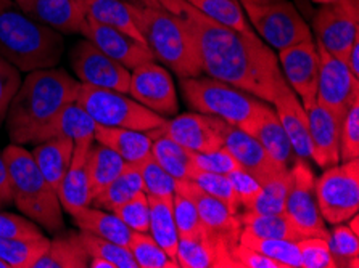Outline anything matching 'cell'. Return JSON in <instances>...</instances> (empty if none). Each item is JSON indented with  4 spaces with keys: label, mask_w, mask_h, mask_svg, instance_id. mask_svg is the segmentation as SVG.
<instances>
[{
    "label": "cell",
    "mask_w": 359,
    "mask_h": 268,
    "mask_svg": "<svg viewBox=\"0 0 359 268\" xmlns=\"http://www.w3.org/2000/svg\"><path fill=\"white\" fill-rule=\"evenodd\" d=\"M181 18L192 32L201 63L210 78L229 82L266 103H273L288 84L273 48L255 32H238L200 13L186 0H155Z\"/></svg>",
    "instance_id": "obj_1"
},
{
    "label": "cell",
    "mask_w": 359,
    "mask_h": 268,
    "mask_svg": "<svg viewBox=\"0 0 359 268\" xmlns=\"http://www.w3.org/2000/svg\"><path fill=\"white\" fill-rule=\"evenodd\" d=\"M79 89L81 82L62 68L31 71L21 82L5 118L12 143L28 145L37 129L76 101Z\"/></svg>",
    "instance_id": "obj_2"
},
{
    "label": "cell",
    "mask_w": 359,
    "mask_h": 268,
    "mask_svg": "<svg viewBox=\"0 0 359 268\" xmlns=\"http://www.w3.org/2000/svg\"><path fill=\"white\" fill-rule=\"evenodd\" d=\"M63 53V34L32 20L15 0H0V57L31 73L55 68Z\"/></svg>",
    "instance_id": "obj_3"
},
{
    "label": "cell",
    "mask_w": 359,
    "mask_h": 268,
    "mask_svg": "<svg viewBox=\"0 0 359 268\" xmlns=\"http://www.w3.org/2000/svg\"><path fill=\"white\" fill-rule=\"evenodd\" d=\"M130 12L155 59L181 79L197 78L203 73L197 43L179 16L165 8L145 7L137 2H130Z\"/></svg>",
    "instance_id": "obj_4"
},
{
    "label": "cell",
    "mask_w": 359,
    "mask_h": 268,
    "mask_svg": "<svg viewBox=\"0 0 359 268\" xmlns=\"http://www.w3.org/2000/svg\"><path fill=\"white\" fill-rule=\"evenodd\" d=\"M2 155L12 182L13 202L20 212L50 233L62 232L65 222L58 195L43 178L31 153L23 145L12 143Z\"/></svg>",
    "instance_id": "obj_5"
},
{
    "label": "cell",
    "mask_w": 359,
    "mask_h": 268,
    "mask_svg": "<svg viewBox=\"0 0 359 268\" xmlns=\"http://www.w3.org/2000/svg\"><path fill=\"white\" fill-rule=\"evenodd\" d=\"M181 89L187 106L195 113L210 114L255 135L261 114L268 103L248 92L215 78L181 79Z\"/></svg>",
    "instance_id": "obj_6"
},
{
    "label": "cell",
    "mask_w": 359,
    "mask_h": 268,
    "mask_svg": "<svg viewBox=\"0 0 359 268\" xmlns=\"http://www.w3.org/2000/svg\"><path fill=\"white\" fill-rule=\"evenodd\" d=\"M76 103L83 106L95 124L105 127H124L150 132L166 122V118L150 111L133 97L110 89H97L81 84Z\"/></svg>",
    "instance_id": "obj_7"
},
{
    "label": "cell",
    "mask_w": 359,
    "mask_h": 268,
    "mask_svg": "<svg viewBox=\"0 0 359 268\" xmlns=\"http://www.w3.org/2000/svg\"><path fill=\"white\" fill-rule=\"evenodd\" d=\"M242 8L247 12L259 39L271 48L280 52L298 42L313 39L311 27L303 20L295 5L287 0L266 5L242 2Z\"/></svg>",
    "instance_id": "obj_8"
},
{
    "label": "cell",
    "mask_w": 359,
    "mask_h": 268,
    "mask_svg": "<svg viewBox=\"0 0 359 268\" xmlns=\"http://www.w3.org/2000/svg\"><path fill=\"white\" fill-rule=\"evenodd\" d=\"M316 199L325 222L337 225L359 211V161H344L327 167L316 180Z\"/></svg>",
    "instance_id": "obj_9"
},
{
    "label": "cell",
    "mask_w": 359,
    "mask_h": 268,
    "mask_svg": "<svg viewBox=\"0 0 359 268\" xmlns=\"http://www.w3.org/2000/svg\"><path fill=\"white\" fill-rule=\"evenodd\" d=\"M318 42L344 62L359 37V0H335L323 5L313 18Z\"/></svg>",
    "instance_id": "obj_10"
},
{
    "label": "cell",
    "mask_w": 359,
    "mask_h": 268,
    "mask_svg": "<svg viewBox=\"0 0 359 268\" xmlns=\"http://www.w3.org/2000/svg\"><path fill=\"white\" fill-rule=\"evenodd\" d=\"M319 55V79L316 101L341 121L346 109L359 98L358 78L348 69L346 64L323 47L316 41Z\"/></svg>",
    "instance_id": "obj_11"
},
{
    "label": "cell",
    "mask_w": 359,
    "mask_h": 268,
    "mask_svg": "<svg viewBox=\"0 0 359 268\" xmlns=\"http://www.w3.org/2000/svg\"><path fill=\"white\" fill-rule=\"evenodd\" d=\"M293 182L285 201V214L295 223L304 237H320L329 239L316 199V178L306 160L297 157L293 162Z\"/></svg>",
    "instance_id": "obj_12"
},
{
    "label": "cell",
    "mask_w": 359,
    "mask_h": 268,
    "mask_svg": "<svg viewBox=\"0 0 359 268\" xmlns=\"http://www.w3.org/2000/svg\"><path fill=\"white\" fill-rule=\"evenodd\" d=\"M72 68L81 84L128 94L130 71L99 50L87 39L79 41L69 53Z\"/></svg>",
    "instance_id": "obj_13"
},
{
    "label": "cell",
    "mask_w": 359,
    "mask_h": 268,
    "mask_svg": "<svg viewBox=\"0 0 359 268\" xmlns=\"http://www.w3.org/2000/svg\"><path fill=\"white\" fill-rule=\"evenodd\" d=\"M128 94L160 116H174L179 111V100L172 76L166 68L154 62L139 64L130 71Z\"/></svg>",
    "instance_id": "obj_14"
},
{
    "label": "cell",
    "mask_w": 359,
    "mask_h": 268,
    "mask_svg": "<svg viewBox=\"0 0 359 268\" xmlns=\"http://www.w3.org/2000/svg\"><path fill=\"white\" fill-rule=\"evenodd\" d=\"M282 74L290 89L300 97L302 105L308 109L316 103L319 79V55L313 39L298 42L279 52Z\"/></svg>",
    "instance_id": "obj_15"
},
{
    "label": "cell",
    "mask_w": 359,
    "mask_h": 268,
    "mask_svg": "<svg viewBox=\"0 0 359 268\" xmlns=\"http://www.w3.org/2000/svg\"><path fill=\"white\" fill-rule=\"evenodd\" d=\"M213 124L216 132L221 136L222 146L236 157L238 166L243 171L252 174L259 183H264L274 174L282 171V169L277 167L271 161V157L264 151L263 145L259 143L257 136L245 132V130L238 127H233V125L224 122L222 119L216 116H213Z\"/></svg>",
    "instance_id": "obj_16"
},
{
    "label": "cell",
    "mask_w": 359,
    "mask_h": 268,
    "mask_svg": "<svg viewBox=\"0 0 359 268\" xmlns=\"http://www.w3.org/2000/svg\"><path fill=\"white\" fill-rule=\"evenodd\" d=\"M236 243L203 228L179 238L176 260L181 268H233L231 249Z\"/></svg>",
    "instance_id": "obj_17"
},
{
    "label": "cell",
    "mask_w": 359,
    "mask_h": 268,
    "mask_svg": "<svg viewBox=\"0 0 359 268\" xmlns=\"http://www.w3.org/2000/svg\"><path fill=\"white\" fill-rule=\"evenodd\" d=\"M84 39L90 41L94 45L108 57L116 59L124 68L133 71L139 64L154 62L155 57L145 42H140L115 27L97 23L87 18V27Z\"/></svg>",
    "instance_id": "obj_18"
},
{
    "label": "cell",
    "mask_w": 359,
    "mask_h": 268,
    "mask_svg": "<svg viewBox=\"0 0 359 268\" xmlns=\"http://www.w3.org/2000/svg\"><path fill=\"white\" fill-rule=\"evenodd\" d=\"M151 135H166L168 139L176 141L189 151L208 153L222 146L221 136L216 132L213 116L201 113L179 114L161 127L150 130Z\"/></svg>",
    "instance_id": "obj_19"
},
{
    "label": "cell",
    "mask_w": 359,
    "mask_h": 268,
    "mask_svg": "<svg viewBox=\"0 0 359 268\" xmlns=\"http://www.w3.org/2000/svg\"><path fill=\"white\" fill-rule=\"evenodd\" d=\"M23 12L60 34H83L87 27L84 0H15Z\"/></svg>",
    "instance_id": "obj_20"
},
{
    "label": "cell",
    "mask_w": 359,
    "mask_h": 268,
    "mask_svg": "<svg viewBox=\"0 0 359 268\" xmlns=\"http://www.w3.org/2000/svg\"><path fill=\"white\" fill-rule=\"evenodd\" d=\"M176 193H182L192 199L198 211L201 225L208 232L232 239V241H238V234L242 232L241 218L238 214H233L224 202L205 193L190 180H179Z\"/></svg>",
    "instance_id": "obj_21"
},
{
    "label": "cell",
    "mask_w": 359,
    "mask_h": 268,
    "mask_svg": "<svg viewBox=\"0 0 359 268\" xmlns=\"http://www.w3.org/2000/svg\"><path fill=\"white\" fill-rule=\"evenodd\" d=\"M311 160L319 167L327 169L340 162V125L335 116L316 101L306 109Z\"/></svg>",
    "instance_id": "obj_22"
},
{
    "label": "cell",
    "mask_w": 359,
    "mask_h": 268,
    "mask_svg": "<svg viewBox=\"0 0 359 268\" xmlns=\"http://www.w3.org/2000/svg\"><path fill=\"white\" fill-rule=\"evenodd\" d=\"M95 140L74 141L73 157L69 167L57 190L60 204L68 214L81 207L90 206L92 196L89 188V174H87V160H89L90 146Z\"/></svg>",
    "instance_id": "obj_23"
},
{
    "label": "cell",
    "mask_w": 359,
    "mask_h": 268,
    "mask_svg": "<svg viewBox=\"0 0 359 268\" xmlns=\"http://www.w3.org/2000/svg\"><path fill=\"white\" fill-rule=\"evenodd\" d=\"M274 111L290 140L297 157L309 160L311 157V139H309L308 113L290 87L273 101Z\"/></svg>",
    "instance_id": "obj_24"
},
{
    "label": "cell",
    "mask_w": 359,
    "mask_h": 268,
    "mask_svg": "<svg viewBox=\"0 0 359 268\" xmlns=\"http://www.w3.org/2000/svg\"><path fill=\"white\" fill-rule=\"evenodd\" d=\"M95 121L84 111L83 106L73 101L68 106H65L52 121H48L41 129H37L31 135L29 143L37 145L42 143V141L58 139V136L72 139L73 141L95 140Z\"/></svg>",
    "instance_id": "obj_25"
},
{
    "label": "cell",
    "mask_w": 359,
    "mask_h": 268,
    "mask_svg": "<svg viewBox=\"0 0 359 268\" xmlns=\"http://www.w3.org/2000/svg\"><path fill=\"white\" fill-rule=\"evenodd\" d=\"M73 150L74 141L72 139L58 136V139L37 143L34 150L31 151L37 169L43 175V178L47 180V183L55 191L68 171L73 157Z\"/></svg>",
    "instance_id": "obj_26"
},
{
    "label": "cell",
    "mask_w": 359,
    "mask_h": 268,
    "mask_svg": "<svg viewBox=\"0 0 359 268\" xmlns=\"http://www.w3.org/2000/svg\"><path fill=\"white\" fill-rule=\"evenodd\" d=\"M94 139L97 143L110 148L126 162L137 164L150 156L151 139L147 132L124 127H105L95 125Z\"/></svg>",
    "instance_id": "obj_27"
},
{
    "label": "cell",
    "mask_w": 359,
    "mask_h": 268,
    "mask_svg": "<svg viewBox=\"0 0 359 268\" xmlns=\"http://www.w3.org/2000/svg\"><path fill=\"white\" fill-rule=\"evenodd\" d=\"M255 136L263 145L264 151L271 157V161L277 167L282 169V171L284 169H290V164L293 166V162L297 161V155L293 151L290 140H288L276 111L269 105L264 108L263 114H261Z\"/></svg>",
    "instance_id": "obj_28"
},
{
    "label": "cell",
    "mask_w": 359,
    "mask_h": 268,
    "mask_svg": "<svg viewBox=\"0 0 359 268\" xmlns=\"http://www.w3.org/2000/svg\"><path fill=\"white\" fill-rule=\"evenodd\" d=\"M74 225L79 227L83 232H89L95 237L108 239V241L129 246L130 237H133V230L128 225H124L115 212H108L99 209L94 206H86L81 209L74 211L73 214Z\"/></svg>",
    "instance_id": "obj_29"
},
{
    "label": "cell",
    "mask_w": 359,
    "mask_h": 268,
    "mask_svg": "<svg viewBox=\"0 0 359 268\" xmlns=\"http://www.w3.org/2000/svg\"><path fill=\"white\" fill-rule=\"evenodd\" d=\"M90 255L81 241L78 232H63L48 243L32 268H86Z\"/></svg>",
    "instance_id": "obj_30"
},
{
    "label": "cell",
    "mask_w": 359,
    "mask_h": 268,
    "mask_svg": "<svg viewBox=\"0 0 359 268\" xmlns=\"http://www.w3.org/2000/svg\"><path fill=\"white\" fill-rule=\"evenodd\" d=\"M87 18L97 23L115 27L123 31L134 39L145 42L139 27L134 23V16L130 12V0H84Z\"/></svg>",
    "instance_id": "obj_31"
},
{
    "label": "cell",
    "mask_w": 359,
    "mask_h": 268,
    "mask_svg": "<svg viewBox=\"0 0 359 268\" xmlns=\"http://www.w3.org/2000/svg\"><path fill=\"white\" fill-rule=\"evenodd\" d=\"M149 134V132H147ZM151 150L150 156L165 169V171L172 175L177 180H190L195 172V162L192 151L187 148L181 146L176 141L168 139L166 135H151Z\"/></svg>",
    "instance_id": "obj_32"
},
{
    "label": "cell",
    "mask_w": 359,
    "mask_h": 268,
    "mask_svg": "<svg viewBox=\"0 0 359 268\" xmlns=\"http://www.w3.org/2000/svg\"><path fill=\"white\" fill-rule=\"evenodd\" d=\"M140 191H144V180L142 175H140L139 164L126 162L121 174L100 195H97L92 199L90 206L108 212H115L119 206L134 198Z\"/></svg>",
    "instance_id": "obj_33"
},
{
    "label": "cell",
    "mask_w": 359,
    "mask_h": 268,
    "mask_svg": "<svg viewBox=\"0 0 359 268\" xmlns=\"http://www.w3.org/2000/svg\"><path fill=\"white\" fill-rule=\"evenodd\" d=\"M124 166H126V161L118 153L102 143H92L89 160H87V174H89L92 199L97 195H100L121 174Z\"/></svg>",
    "instance_id": "obj_34"
},
{
    "label": "cell",
    "mask_w": 359,
    "mask_h": 268,
    "mask_svg": "<svg viewBox=\"0 0 359 268\" xmlns=\"http://www.w3.org/2000/svg\"><path fill=\"white\" fill-rule=\"evenodd\" d=\"M238 218H241L242 228H247L248 232L261 238L287 239V241H298V239L306 238L285 212H282V214H258L253 211H245L238 214Z\"/></svg>",
    "instance_id": "obj_35"
},
{
    "label": "cell",
    "mask_w": 359,
    "mask_h": 268,
    "mask_svg": "<svg viewBox=\"0 0 359 268\" xmlns=\"http://www.w3.org/2000/svg\"><path fill=\"white\" fill-rule=\"evenodd\" d=\"M149 196L150 206V228L151 238L158 243L166 254L176 259L179 233L174 222L172 214V199L158 198V196Z\"/></svg>",
    "instance_id": "obj_36"
},
{
    "label": "cell",
    "mask_w": 359,
    "mask_h": 268,
    "mask_svg": "<svg viewBox=\"0 0 359 268\" xmlns=\"http://www.w3.org/2000/svg\"><path fill=\"white\" fill-rule=\"evenodd\" d=\"M238 243L248 246L258 253L264 254L280 262L285 268H302V257L298 251L297 241H287V239H276V238H261L248 232L247 228H242L238 234Z\"/></svg>",
    "instance_id": "obj_37"
},
{
    "label": "cell",
    "mask_w": 359,
    "mask_h": 268,
    "mask_svg": "<svg viewBox=\"0 0 359 268\" xmlns=\"http://www.w3.org/2000/svg\"><path fill=\"white\" fill-rule=\"evenodd\" d=\"M292 169L279 171L261 183V193L250 211L258 214H282L285 212V201L292 188Z\"/></svg>",
    "instance_id": "obj_38"
},
{
    "label": "cell",
    "mask_w": 359,
    "mask_h": 268,
    "mask_svg": "<svg viewBox=\"0 0 359 268\" xmlns=\"http://www.w3.org/2000/svg\"><path fill=\"white\" fill-rule=\"evenodd\" d=\"M186 2L210 20L233 31L245 32L252 29L238 0H186Z\"/></svg>",
    "instance_id": "obj_39"
},
{
    "label": "cell",
    "mask_w": 359,
    "mask_h": 268,
    "mask_svg": "<svg viewBox=\"0 0 359 268\" xmlns=\"http://www.w3.org/2000/svg\"><path fill=\"white\" fill-rule=\"evenodd\" d=\"M50 239H10L0 237V260L10 268H32Z\"/></svg>",
    "instance_id": "obj_40"
},
{
    "label": "cell",
    "mask_w": 359,
    "mask_h": 268,
    "mask_svg": "<svg viewBox=\"0 0 359 268\" xmlns=\"http://www.w3.org/2000/svg\"><path fill=\"white\" fill-rule=\"evenodd\" d=\"M128 248L139 268H179L177 260L166 254L149 233L133 232Z\"/></svg>",
    "instance_id": "obj_41"
},
{
    "label": "cell",
    "mask_w": 359,
    "mask_h": 268,
    "mask_svg": "<svg viewBox=\"0 0 359 268\" xmlns=\"http://www.w3.org/2000/svg\"><path fill=\"white\" fill-rule=\"evenodd\" d=\"M79 238L90 257L105 259L116 268H139L126 246L108 241V239L99 238L89 232H83V230H79Z\"/></svg>",
    "instance_id": "obj_42"
},
{
    "label": "cell",
    "mask_w": 359,
    "mask_h": 268,
    "mask_svg": "<svg viewBox=\"0 0 359 268\" xmlns=\"http://www.w3.org/2000/svg\"><path fill=\"white\" fill-rule=\"evenodd\" d=\"M329 248L335 267H359V237L348 225H337L329 232Z\"/></svg>",
    "instance_id": "obj_43"
},
{
    "label": "cell",
    "mask_w": 359,
    "mask_h": 268,
    "mask_svg": "<svg viewBox=\"0 0 359 268\" xmlns=\"http://www.w3.org/2000/svg\"><path fill=\"white\" fill-rule=\"evenodd\" d=\"M190 182H194L200 190H203L205 193L215 196L216 199L224 202L233 214H241V212H238L241 211V202H238L236 190H233L227 175L195 169L192 177H190Z\"/></svg>",
    "instance_id": "obj_44"
},
{
    "label": "cell",
    "mask_w": 359,
    "mask_h": 268,
    "mask_svg": "<svg viewBox=\"0 0 359 268\" xmlns=\"http://www.w3.org/2000/svg\"><path fill=\"white\" fill-rule=\"evenodd\" d=\"M140 175L144 180V191L150 196L172 199L179 187V180L168 174L154 157L149 156L144 161L137 162Z\"/></svg>",
    "instance_id": "obj_45"
},
{
    "label": "cell",
    "mask_w": 359,
    "mask_h": 268,
    "mask_svg": "<svg viewBox=\"0 0 359 268\" xmlns=\"http://www.w3.org/2000/svg\"><path fill=\"white\" fill-rule=\"evenodd\" d=\"M359 156V98L346 109L340 125V161L358 160Z\"/></svg>",
    "instance_id": "obj_46"
},
{
    "label": "cell",
    "mask_w": 359,
    "mask_h": 268,
    "mask_svg": "<svg viewBox=\"0 0 359 268\" xmlns=\"http://www.w3.org/2000/svg\"><path fill=\"white\" fill-rule=\"evenodd\" d=\"M115 214L121 218L124 225H128L133 232L149 233L150 228V206L149 196L145 191H140L130 198L123 206H119L115 211Z\"/></svg>",
    "instance_id": "obj_47"
},
{
    "label": "cell",
    "mask_w": 359,
    "mask_h": 268,
    "mask_svg": "<svg viewBox=\"0 0 359 268\" xmlns=\"http://www.w3.org/2000/svg\"><path fill=\"white\" fill-rule=\"evenodd\" d=\"M302 257V268H337L329 243L320 237H306L297 241Z\"/></svg>",
    "instance_id": "obj_48"
},
{
    "label": "cell",
    "mask_w": 359,
    "mask_h": 268,
    "mask_svg": "<svg viewBox=\"0 0 359 268\" xmlns=\"http://www.w3.org/2000/svg\"><path fill=\"white\" fill-rule=\"evenodd\" d=\"M172 214H174V222H176L179 238L190 237V234L198 233L205 228L201 225L197 207H195L192 199L187 198L186 195L174 193Z\"/></svg>",
    "instance_id": "obj_49"
},
{
    "label": "cell",
    "mask_w": 359,
    "mask_h": 268,
    "mask_svg": "<svg viewBox=\"0 0 359 268\" xmlns=\"http://www.w3.org/2000/svg\"><path fill=\"white\" fill-rule=\"evenodd\" d=\"M0 237L10 239H42L46 238L37 223L26 217L0 211Z\"/></svg>",
    "instance_id": "obj_50"
},
{
    "label": "cell",
    "mask_w": 359,
    "mask_h": 268,
    "mask_svg": "<svg viewBox=\"0 0 359 268\" xmlns=\"http://www.w3.org/2000/svg\"><path fill=\"white\" fill-rule=\"evenodd\" d=\"M21 85L20 69L0 57V124L5 122L10 103Z\"/></svg>",
    "instance_id": "obj_51"
},
{
    "label": "cell",
    "mask_w": 359,
    "mask_h": 268,
    "mask_svg": "<svg viewBox=\"0 0 359 268\" xmlns=\"http://www.w3.org/2000/svg\"><path fill=\"white\" fill-rule=\"evenodd\" d=\"M194 162L195 167L200 169V171H206V172H215V174H231L232 171H236L241 166L236 161L229 151L226 150L224 146L217 148V150L208 151V153H194Z\"/></svg>",
    "instance_id": "obj_52"
},
{
    "label": "cell",
    "mask_w": 359,
    "mask_h": 268,
    "mask_svg": "<svg viewBox=\"0 0 359 268\" xmlns=\"http://www.w3.org/2000/svg\"><path fill=\"white\" fill-rule=\"evenodd\" d=\"M233 190H236L238 202H241V207L245 211H250L255 204V201L261 193V183L257 178L253 177L252 174L243 171L242 167L236 169L231 174H227Z\"/></svg>",
    "instance_id": "obj_53"
},
{
    "label": "cell",
    "mask_w": 359,
    "mask_h": 268,
    "mask_svg": "<svg viewBox=\"0 0 359 268\" xmlns=\"http://www.w3.org/2000/svg\"><path fill=\"white\" fill-rule=\"evenodd\" d=\"M233 268H285L280 262L255 251L248 246L236 243L231 249Z\"/></svg>",
    "instance_id": "obj_54"
},
{
    "label": "cell",
    "mask_w": 359,
    "mask_h": 268,
    "mask_svg": "<svg viewBox=\"0 0 359 268\" xmlns=\"http://www.w3.org/2000/svg\"><path fill=\"white\" fill-rule=\"evenodd\" d=\"M13 202V190L10 182V174L4 155L0 153V207L8 206Z\"/></svg>",
    "instance_id": "obj_55"
},
{
    "label": "cell",
    "mask_w": 359,
    "mask_h": 268,
    "mask_svg": "<svg viewBox=\"0 0 359 268\" xmlns=\"http://www.w3.org/2000/svg\"><path fill=\"white\" fill-rule=\"evenodd\" d=\"M344 63L348 66V69L351 71L355 78H359V37L353 43L350 52L346 53V57L344 59Z\"/></svg>",
    "instance_id": "obj_56"
},
{
    "label": "cell",
    "mask_w": 359,
    "mask_h": 268,
    "mask_svg": "<svg viewBox=\"0 0 359 268\" xmlns=\"http://www.w3.org/2000/svg\"><path fill=\"white\" fill-rule=\"evenodd\" d=\"M89 267L90 268H116L111 262L105 259H100V257H90L89 259Z\"/></svg>",
    "instance_id": "obj_57"
},
{
    "label": "cell",
    "mask_w": 359,
    "mask_h": 268,
    "mask_svg": "<svg viewBox=\"0 0 359 268\" xmlns=\"http://www.w3.org/2000/svg\"><path fill=\"white\" fill-rule=\"evenodd\" d=\"M348 220H350V225H348V227H350V230H351L353 233L358 234V237H359V227H358L359 225V217H358V214L350 217V218H348Z\"/></svg>",
    "instance_id": "obj_58"
},
{
    "label": "cell",
    "mask_w": 359,
    "mask_h": 268,
    "mask_svg": "<svg viewBox=\"0 0 359 268\" xmlns=\"http://www.w3.org/2000/svg\"><path fill=\"white\" fill-rule=\"evenodd\" d=\"M242 2H247V3H255V5H266V3H274V2H280V0H242Z\"/></svg>",
    "instance_id": "obj_59"
},
{
    "label": "cell",
    "mask_w": 359,
    "mask_h": 268,
    "mask_svg": "<svg viewBox=\"0 0 359 268\" xmlns=\"http://www.w3.org/2000/svg\"><path fill=\"white\" fill-rule=\"evenodd\" d=\"M137 3L145 5V7H151V5H154V0H137Z\"/></svg>",
    "instance_id": "obj_60"
},
{
    "label": "cell",
    "mask_w": 359,
    "mask_h": 268,
    "mask_svg": "<svg viewBox=\"0 0 359 268\" xmlns=\"http://www.w3.org/2000/svg\"><path fill=\"white\" fill-rule=\"evenodd\" d=\"M313 2H316V3H320V5H327V3H332V2H335V0H313Z\"/></svg>",
    "instance_id": "obj_61"
},
{
    "label": "cell",
    "mask_w": 359,
    "mask_h": 268,
    "mask_svg": "<svg viewBox=\"0 0 359 268\" xmlns=\"http://www.w3.org/2000/svg\"><path fill=\"white\" fill-rule=\"evenodd\" d=\"M0 268H10L7 264H5V262H2L0 260Z\"/></svg>",
    "instance_id": "obj_62"
},
{
    "label": "cell",
    "mask_w": 359,
    "mask_h": 268,
    "mask_svg": "<svg viewBox=\"0 0 359 268\" xmlns=\"http://www.w3.org/2000/svg\"><path fill=\"white\" fill-rule=\"evenodd\" d=\"M130 2H137V0H130Z\"/></svg>",
    "instance_id": "obj_63"
}]
</instances>
